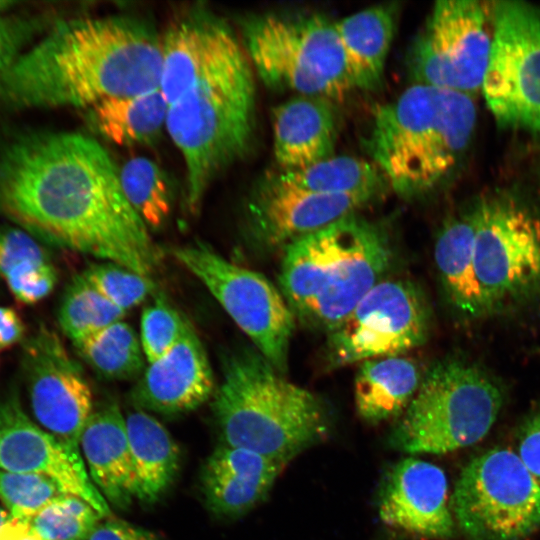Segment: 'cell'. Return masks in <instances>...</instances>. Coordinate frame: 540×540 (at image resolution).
Masks as SVG:
<instances>
[{
    "label": "cell",
    "mask_w": 540,
    "mask_h": 540,
    "mask_svg": "<svg viewBox=\"0 0 540 540\" xmlns=\"http://www.w3.org/2000/svg\"><path fill=\"white\" fill-rule=\"evenodd\" d=\"M422 379L418 365L402 355L362 362L354 382L358 415L369 424L399 418L417 393Z\"/></svg>",
    "instance_id": "25"
},
{
    "label": "cell",
    "mask_w": 540,
    "mask_h": 540,
    "mask_svg": "<svg viewBox=\"0 0 540 540\" xmlns=\"http://www.w3.org/2000/svg\"><path fill=\"white\" fill-rule=\"evenodd\" d=\"M476 114L469 95L412 83L373 109L364 146L389 189L402 197L420 196L458 164Z\"/></svg>",
    "instance_id": "4"
},
{
    "label": "cell",
    "mask_w": 540,
    "mask_h": 540,
    "mask_svg": "<svg viewBox=\"0 0 540 540\" xmlns=\"http://www.w3.org/2000/svg\"><path fill=\"white\" fill-rule=\"evenodd\" d=\"M232 31L205 6L189 7L172 20L161 35L159 89L168 104L193 82Z\"/></svg>",
    "instance_id": "22"
},
{
    "label": "cell",
    "mask_w": 540,
    "mask_h": 540,
    "mask_svg": "<svg viewBox=\"0 0 540 540\" xmlns=\"http://www.w3.org/2000/svg\"><path fill=\"white\" fill-rule=\"evenodd\" d=\"M33 415L57 441L79 451L82 432L93 413V393L79 364L59 337L40 327L23 351Z\"/></svg>",
    "instance_id": "15"
},
{
    "label": "cell",
    "mask_w": 540,
    "mask_h": 540,
    "mask_svg": "<svg viewBox=\"0 0 540 540\" xmlns=\"http://www.w3.org/2000/svg\"><path fill=\"white\" fill-rule=\"evenodd\" d=\"M255 73L233 31L168 104L166 132L185 166V207L201 209L212 183L249 152L256 129Z\"/></svg>",
    "instance_id": "3"
},
{
    "label": "cell",
    "mask_w": 540,
    "mask_h": 540,
    "mask_svg": "<svg viewBox=\"0 0 540 540\" xmlns=\"http://www.w3.org/2000/svg\"><path fill=\"white\" fill-rule=\"evenodd\" d=\"M504 402L499 382L475 363L446 359L423 376L388 444L410 456L445 454L487 435Z\"/></svg>",
    "instance_id": "8"
},
{
    "label": "cell",
    "mask_w": 540,
    "mask_h": 540,
    "mask_svg": "<svg viewBox=\"0 0 540 540\" xmlns=\"http://www.w3.org/2000/svg\"><path fill=\"white\" fill-rule=\"evenodd\" d=\"M392 259L387 233L350 215L284 248L280 291L296 319L329 333L385 278Z\"/></svg>",
    "instance_id": "5"
},
{
    "label": "cell",
    "mask_w": 540,
    "mask_h": 540,
    "mask_svg": "<svg viewBox=\"0 0 540 540\" xmlns=\"http://www.w3.org/2000/svg\"><path fill=\"white\" fill-rule=\"evenodd\" d=\"M240 40L255 75L269 88L344 100L354 89L335 21L317 12L246 16Z\"/></svg>",
    "instance_id": "7"
},
{
    "label": "cell",
    "mask_w": 540,
    "mask_h": 540,
    "mask_svg": "<svg viewBox=\"0 0 540 540\" xmlns=\"http://www.w3.org/2000/svg\"><path fill=\"white\" fill-rule=\"evenodd\" d=\"M0 213L35 238L145 276L161 261L115 162L79 132L27 131L0 144Z\"/></svg>",
    "instance_id": "1"
},
{
    "label": "cell",
    "mask_w": 540,
    "mask_h": 540,
    "mask_svg": "<svg viewBox=\"0 0 540 540\" xmlns=\"http://www.w3.org/2000/svg\"><path fill=\"white\" fill-rule=\"evenodd\" d=\"M212 409L225 445L287 465L323 441L328 408L311 391L286 379L258 351L230 354Z\"/></svg>",
    "instance_id": "6"
},
{
    "label": "cell",
    "mask_w": 540,
    "mask_h": 540,
    "mask_svg": "<svg viewBox=\"0 0 540 540\" xmlns=\"http://www.w3.org/2000/svg\"><path fill=\"white\" fill-rule=\"evenodd\" d=\"M101 518L81 498L63 494L44 507L31 525L44 540H88Z\"/></svg>",
    "instance_id": "33"
},
{
    "label": "cell",
    "mask_w": 540,
    "mask_h": 540,
    "mask_svg": "<svg viewBox=\"0 0 540 540\" xmlns=\"http://www.w3.org/2000/svg\"><path fill=\"white\" fill-rule=\"evenodd\" d=\"M273 154L281 171L298 170L334 154L338 116L334 102L296 95L272 111Z\"/></svg>",
    "instance_id": "21"
},
{
    "label": "cell",
    "mask_w": 540,
    "mask_h": 540,
    "mask_svg": "<svg viewBox=\"0 0 540 540\" xmlns=\"http://www.w3.org/2000/svg\"><path fill=\"white\" fill-rule=\"evenodd\" d=\"M22 540H44L32 527L31 531Z\"/></svg>",
    "instance_id": "44"
},
{
    "label": "cell",
    "mask_w": 540,
    "mask_h": 540,
    "mask_svg": "<svg viewBox=\"0 0 540 540\" xmlns=\"http://www.w3.org/2000/svg\"><path fill=\"white\" fill-rule=\"evenodd\" d=\"M80 446L88 474L108 504L125 509L135 499V479L126 420L115 402L93 411Z\"/></svg>",
    "instance_id": "23"
},
{
    "label": "cell",
    "mask_w": 540,
    "mask_h": 540,
    "mask_svg": "<svg viewBox=\"0 0 540 540\" xmlns=\"http://www.w3.org/2000/svg\"><path fill=\"white\" fill-rule=\"evenodd\" d=\"M373 199L305 191L268 175L254 188L247 203V226L263 248H285L357 212Z\"/></svg>",
    "instance_id": "17"
},
{
    "label": "cell",
    "mask_w": 540,
    "mask_h": 540,
    "mask_svg": "<svg viewBox=\"0 0 540 540\" xmlns=\"http://www.w3.org/2000/svg\"><path fill=\"white\" fill-rule=\"evenodd\" d=\"M88 540H160L159 537L128 522L107 518L97 525Z\"/></svg>",
    "instance_id": "41"
},
{
    "label": "cell",
    "mask_w": 540,
    "mask_h": 540,
    "mask_svg": "<svg viewBox=\"0 0 540 540\" xmlns=\"http://www.w3.org/2000/svg\"><path fill=\"white\" fill-rule=\"evenodd\" d=\"M517 455L540 483V408L527 416L518 430Z\"/></svg>",
    "instance_id": "40"
},
{
    "label": "cell",
    "mask_w": 540,
    "mask_h": 540,
    "mask_svg": "<svg viewBox=\"0 0 540 540\" xmlns=\"http://www.w3.org/2000/svg\"><path fill=\"white\" fill-rule=\"evenodd\" d=\"M450 507L469 540H523L540 528V483L516 452L495 447L464 466Z\"/></svg>",
    "instance_id": "9"
},
{
    "label": "cell",
    "mask_w": 540,
    "mask_h": 540,
    "mask_svg": "<svg viewBox=\"0 0 540 540\" xmlns=\"http://www.w3.org/2000/svg\"><path fill=\"white\" fill-rule=\"evenodd\" d=\"M471 211L473 262L488 314L540 293V214L508 196Z\"/></svg>",
    "instance_id": "10"
},
{
    "label": "cell",
    "mask_w": 540,
    "mask_h": 540,
    "mask_svg": "<svg viewBox=\"0 0 540 540\" xmlns=\"http://www.w3.org/2000/svg\"><path fill=\"white\" fill-rule=\"evenodd\" d=\"M118 171L126 199L148 229L161 227L171 212L169 176L157 163L142 156L128 159Z\"/></svg>",
    "instance_id": "31"
},
{
    "label": "cell",
    "mask_w": 540,
    "mask_h": 540,
    "mask_svg": "<svg viewBox=\"0 0 540 540\" xmlns=\"http://www.w3.org/2000/svg\"><path fill=\"white\" fill-rule=\"evenodd\" d=\"M214 391V377L201 340L189 323L180 340L149 363L132 390L139 410L179 415L195 410Z\"/></svg>",
    "instance_id": "19"
},
{
    "label": "cell",
    "mask_w": 540,
    "mask_h": 540,
    "mask_svg": "<svg viewBox=\"0 0 540 540\" xmlns=\"http://www.w3.org/2000/svg\"><path fill=\"white\" fill-rule=\"evenodd\" d=\"M471 211L449 220L439 231L434 259L445 295L453 308L468 318L488 314L473 262Z\"/></svg>",
    "instance_id": "27"
},
{
    "label": "cell",
    "mask_w": 540,
    "mask_h": 540,
    "mask_svg": "<svg viewBox=\"0 0 540 540\" xmlns=\"http://www.w3.org/2000/svg\"><path fill=\"white\" fill-rule=\"evenodd\" d=\"M399 7L378 4L335 21L354 89L372 91L383 82Z\"/></svg>",
    "instance_id": "24"
},
{
    "label": "cell",
    "mask_w": 540,
    "mask_h": 540,
    "mask_svg": "<svg viewBox=\"0 0 540 540\" xmlns=\"http://www.w3.org/2000/svg\"><path fill=\"white\" fill-rule=\"evenodd\" d=\"M0 469L48 476L66 494L87 502L102 518L111 516L109 504L93 484L79 451L66 447L35 424L15 395L0 401Z\"/></svg>",
    "instance_id": "16"
},
{
    "label": "cell",
    "mask_w": 540,
    "mask_h": 540,
    "mask_svg": "<svg viewBox=\"0 0 540 540\" xmlns=\"http://www.w3.org/2000/svg\"><path fill=\"white\" fill-rule=\"evenodd\" d=\"M161 35L146 19L116 14L58 20L0 76L9 109H88L159 88Z\"/></svg>",
    "instance_id": "2"
},
{
    "label": "cell",
    "mask_w": 540,
    "mask_h": 540,
    "mask_svg": "<svg viewBox=\"0 0 540 540\" xmlns=\"http://www.w3.org/2000/svg\"><path fill=\"white\" fill-rule=\"evenodd\" d=\"M482 92L502 125L540 133V10L492 3V42Z\"/></svg>",
    "instance_id": "13"
},
{
    "label": "cell",
    "mask_w": 540,
    "mask_h": 540,
    "mask_svg": "<svg viewBox=\"0 0 540 540\" xmlns=\"http://www.w3.org/2000/svg\"><path fill=\"white\" fill-rule=\"evenodd\" d=\"M25 334V326L17 312L9 307H0V349L20 342Z\"/></svg>",
    "instance_id": "42"
},
{
    "label": "cell",
    "mask_w": 540,
    "mask_h": 540,
    "mask_svg": "<svg viewBox=\"0 0 540 540\" xmlns=\"http://www.w3.org/2000/svg\"><path fill=\"white\" fill-rule=\"evenodd\" d=\"M430 310L413 282L384 278L328 333L326 359L342 367L400 356L427 340Z\"/></svg>",
    "instance_id": "14"
},
{
    "label": "cell",
    "mask_w": 540,
    "mask_h": 540,
    "mask_svg": "<svg viewBox=\"0 0 540 540\" xmlns=\"http://www.w3.org/2000/svg\"><path fill=\"white\" fill-rule=\"evenodd\" d=\"M378 514L385 525L409 536L446 540L455 534L446 474L417 457L404 458L388 471Z\"/></svg>",
    "instance_id": "18"
},
{
    "label": "cell",
    "mask_w": 540,
    "mask_h": 540,
    "mask_svg": "<svg viewBox=\"0 0 540 540\" xmlns=\"http://www.w3.org/2000/svg\"><path fill=\"white\" fill-rule=\"evenodd\" d=\"M284 184L326 195L375 199L388 183L380 169L362 158L333 155L308 167L274 174Z\"/></svg>",
    "instance_id": "29"
},
{
    "label": "cell",
    "mask_w": 540,
    "mask_h": 540,
    "mask_svg": "<svg viewBox=\"0 0 540 540\" xmlns=\"http://www.w3.org/2000/svg\"><path fill=\"white\" fill-rule=\"evenodd\" d=\"M76 349L102 378L123 381L140 376L144 353L135 330L121 320L91 336Z\"/></svg>",
    "instance_id": "30"
},
{
    "label": "cell",
    "mask_w": 540,
    "mask_h": 540,
    "mask_svg": "<svg viewBox=\"0 0 540 540\" xmlns=\"http://www.w3.org/2000/svg\"><path fill=\"white\" fill-rule=\"evenodd\" d=\"M42 25L38 17L0 14V76L28 48Z\"/></svg>",
    "instance_id": "38"
},
{
    "label": "cell",
    "mask_w": 540,
    "mask_h": 540,
    "mask_svg": "<svg viewBox=\"0 0 540 540\" xmlns=\"http://www.w3.org/2000/svg\"><path fill=\"white\" fill-rule=\"evenodd\" d=\"M82 274L102 295L125 312L142 303L156 288L149 276L113 262L91 265Z\"/></svg>",
    "instance_id": "35"
},
{
    "label": "cell",
    "mask_w": 540,
    "mask_h": 540,
    "mask_svg": "<svg viewBox=\"0 0 540 540\" xmlns=\"http://www.w3.org/2000/svg\"><path fill=\"white\" fill-rule=\"evenodd\" d=\"M51 264L34 236L21 228L0 226V277L6 284Z\"/></svg>",
    "instance_id": "37"
},
{
    "label": "cell",
    "mask_w": 540,
    "mask_h": 540,
    "mask_svg": "<svg viewBox=\"0 0 540 540\" xmlns=\"http://www.w3.org/2000/svg\"><path fill=\"white\" fill-rule=\"evenodd\" d=\"M56 281V270L51 264L32 271L7 286L18 301L35 304L53 291Z\"/></svg>",
    "instance_id": "39"
},
{
    "label": "cell",
    "mask_w": 540,
    "mask_h": 540,
    "mask_svg": "<svg viewBox=\"0 0 540 540\" xmlns=\"http://www.w3.org/2000/svg\"><path fill=\"white\" fill-rule=\"evenodd\" d=\"M172 254L205 285L257 351L284 374L296 318L281 291L261 273L226 260L205 244L176 247Z\"/></svg>",
    "instance_id": "11"
},
{
    "label": "cell",
    "mask_w": 540,
    "mask_h": 540,
    "mask_svg": "<svg viewBox=\"0 0 540 540\" xmlns=\"http://www.w3.org/2000/svg\"><path fill=\"white\" fill-rule=\"evenodd\" d=\"M66 494L52 478L0 469V499L16 519L31 520L51 501Z\"/></svg>",
    "instance_id": "34"
},
{
    "label": "cell",
    "mask_w": 540,
    "mask_h": 540,
    "mask_svg": "<svg viewBox=\"0 0 540 540\" xmlns=\"http://www.w3.org/2000/svg\"><path fill=\"white\" fill-rule=\"evenodd\" d=\"M123 311L102 295L81 273L68 285L58 320L76 347L111 324L123 320Z\"/></svg>",
    "instance_id": "32"
},
{
    "label": "cell",
    "mask_w": 540,
    "mask_h": 540,
    "mask_svg": "<svg viewBox=\"0 0 540 540\" xmlns=\"http://www.w3.org/2000/svg\"><path fill=\"white\" fill-rule=\"evenodd\" d=\"M188 324L162 297L147 305L141 315L140 342L148 363L165 355L180 340Z\"/></svg>",
    "instance_id": "36"
},
{
    "label": "cell",
    "mask_w": 540,
    "mask_h": 540,
    "mask_svg": "<svg viewBox=\"0 0 540 540\" xmlns=\"http://www.w3.org/2000/svg\"><path fill=\"white\" fill-rule=\"evenodd\" d=\"M8 513L0 508V526L9 518Z\"/></svg>",
    "instance_id": "45"
},
{
    "label": "cell",
    "mask_w": 540,
    "mask_h": 540,
    "mask_svg": "<svg viewBox=\"0 0 540 540\" xmlns=\"http://www.w3.org/2000/svg\"><path fill=\"white\" fill-rule=\"evenodd\" d=\"M285 466L247 449L221 445L202 472L207 507L218 516L244 515L267 497Z\"/></svg>",
    "instance_id": "20"
},
{
    "label": "cell",
    "mask_w": 540,
    "mask_h": 540,
    "mask_svg": "<svg viewBox=\"0 0 540 540\" xmlns=\"http://www.w3.org/2000/svg\"><path fill=\"white\" fill-rule=\"evenodd\" d=\"M492 42V4L435 2L407 56L413 83L469 95L481 89Z\"/></svg>",
    "instance_id": "12"
},
{
    "label": "cell",
    "mask_w": 540,
    "mask_h": 540,
    "mask_svg": "<svg viewBox=\"0 0 540 540\" xmlns=\"http://www.w3.org/2000/svg\"><path fill=\"white\" fill-rule=\"evenodd\" d=\"M31 529V522L10 516L0 526V540H22Z\"/></svg>",
    "instance_id": "43"
},
{
    "label": "cell",
    "mask_w": 540,
    "mask_h": 540,
    "mask_svg": "<svg viewBox=\"0 0 540 540\" xmlns=\"http://www.w3.org/2000/svg\"><path fill=\"white\" fill-rule=\"evenodd\" d=\"M168 103L160 89L102 100L86 109L90 129L106 141L149 145L166 131Z\"/></svg>",
    "instance_id": "28"
},
{
    "label": "cell",
    "mask_w": 540,
    "mask_h": 540,
    "mask_svg": "<svg viewBox=\"0 0 540 540\" xmlns=\"http://www.w3.org/2000/svg\"><path fill=\"white\" fill-rule=\"evenodd\" d=\"M125 420L134 469L135 499L145 504L155 503L176 478L179 448L168 430L148 412H130Z\"/></svg>",
    "instance_id": "26"
}]
</instances>
